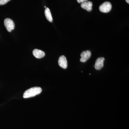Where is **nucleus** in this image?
<instances>
[{
	"instance_id": "nucleus-1",
	"label": "nucleus",
	"mask_w": 129,
	"mask_h": 129,
	"mask_svg": "<svg viewBox=\"0 0 129 129\" xmlns=\"http://www.w3.org/2000/svg\"><path fill=\"white\" fill-rule=\"evenodd\" d=\"M42 91L41 88L39 87H35L28 89L24 93V98H29L39 94Z\"/></svg>"
},
{
	"instance_id": "nucleus-2",
	"label": "nucleus",
	"mask_w": 129,
	"mask_h": 129,
	"mask_svg": "<svg viewBox=\"0 0 129 129\" xmlns=\"http://www.w3.org/2000/svg\"><path fill=\"white\" fill-rule=\"evenodd\" d=\"M111 3L109 2H106L102 4L99 7L100 11L103 13H108L110 12L112 9Z\"/></svg>"
},
{
	"instance_id": "nucleus-3",
	"label": "nucleus",
	"mask_w": 129,
	"mask_h": 129,
	"mask_svg": "<svg viewBox=\"0 0 129 129\" xmlns=\"http://www.w3.org/2000/svg\"><path fill=\"white\" fill-rule=\"evenodd\" d=\"M4 24L8 32H11L12 30L14 29L15 27L14 22L11 19H6L4 21Z\"/></svg>"
},
{
	"instance_id": "nucleus-4",
	"label": "nucleus",
	"mask_w": 129,
	"mask_h": 129,
	"mask_svg": "<svg viewBox=\"0 0 129 129\" xmlns=\"http://www.w3.org/2000/svg\"><path fill=\"white\" fill-rule=\"evenodd\" d=\"M81 58L80 61L81 62H86L90 57L91 52L89 50L83 51L80 55Z\"/></svg>"
},
{
	"instance_id": "nucleus-5",
	"label": "nucleus",
	"mask_w": 129,
	"mask_h": 129,
	"mask_svg": "<svg viewBox=\"0 0 129 129\" xmlns=\"http://www.w3.org/2000/svg\"><path fill=\"white\" fill-rule=\"evenodd\" d=\"M105 58L103 57L98 58L96 60L95 64V68L97 70L101 69L104 66V62Z\"/></svg>"
},
{
	"instance_id": "nucleus-6",
	"label": "nucleus",
	"mask_w": 129,
	"mask_h": 129,
	"mask_svg": "<svg viewBox=\"0 0 129 129\" xmlns=\"http://www.w3.org/2000/svg\"><path fill=\"white\" fill-rule=\"evenodd\" d=\"M58 64L62 68L66 69L68 67V62L65 56L62 55L59 57L58 61Z\"/></svg>"
},
{
	"instance_id": "nucleus-7",
	"label": "nucleus",
	"mask_w": 129,
	"mask_h": 129,
	"mask_svg": "<svg viewBox=\"0 0 129 129\" xmlns=\"http://www.w3.org/2000/svg\"><path fill=\"white\" fill-rule=\"evenodd\" d=\"M81 6L83 9H86L88 12H90L92 10V3L90 1H86L82 3Z\"/></svg>"
},
{
	"instance_id": "nucleus-8",
	"label": "nucleus",
	"mask_w": 129,
	"mask_h": 129,
	"mask_svg": "<svg viewBox=\"0 0 129 129\" xmlns=\"http://www.w3.org/2000/svg\"><path fill=\"white\" fill-rule=\"evenodd\" d=\"M33 54L35 57L37 58H41L44 57L45 55V52L43 51L35 49L33 50Z\"/></svg>"
},
{
	"instance_id": "nucleus-9",
	"label": "nucleus",
	"mask_w": 129,
	"mask_h": 129,
	"mask_svg": "<svg viewBox=\"0 0 129 129\" xmlns=\"http://www.w3.org/2000/svg\"><path fill=\"white\" fill-rule=\"evenodd\" d=\"M45 13L47 19L49 22H52V21H53V18H52L50 10L48 8H46L45 10Z\"/></svg>"
},
{
	"instance_id": "nucleus-10",
	"label": "nucleus",
	"mask_w": 129,
	"mask_h": 129,
	"mask_svg": "<svg viewBox=\"0 0 129 129\" xmlns=\"http://www.w3.org/2000/svg\"><path fill=\"white\" fill-rule=\"evenodd\" d=\"M11 0H0V5H5Z\"/></svg>"
},
{
	"instance_id": "nucleus-11",
	"label": "nucleus",
	"mask_w": 129,
	"mask_h": 129,
	"mask_svg": "<svg viewBox=\"0 0 129 129\" xmlns=\"http://www.w3.org/2000/svg\"><path fill=\"white\" fill-rule=\"evenodd\" d=\"M88 0H77V1L79 3H82L85 2L87 1Z\"/></svg>"
},
{
	"instance_id": "nucleus-12",
	"label": "nucleus",
	"mask_w": 129,
	"mask_h": 129,
	"mask_svg": "<svg viewBox=\"0 0 129 129\" xmlns=\"http://www.w3.org/2000/svg\"><path fill=\"white\" fill-rule=\"evenodd\" d=\"M125 1H126V2L127 3H128V4H129V0H125Z\"/></svg>"
},
{
	"instance_id": "nucleus-13",
	"label": "nucleus",
	"mask_w": 129,
	"mask_h": 129,
	"mask_svg": "<svg viewBox=\"0 0 129 129\" xmlns=\"http://www.w3.org/2000/svg\"><path fill=\"white\" fill-rule=\"evenodd\" d=\"M45 7L46 8V6H45Z\"/></svg>"
}]
</instances>
